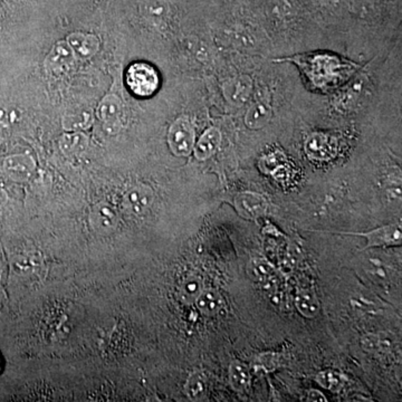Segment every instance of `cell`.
Returning <instances> with one entry per match:
<instances>
[{
	"instance_id": "cell-17",
	"label": "cell",
	"mask_w": 402,
	"mask_h": 402,
	"mask_svg": "<svg viewBox=\"0 0 402 402\" xmlns=\"http://www.w3.org/2000/svg\"><path fill=\"white\" fill-rule=\"evenodd\" d=\"M295 304H297L299 312L307 319H314L320 314V301L317 299L314 292L311 289L299 291L295 299Z\"/></svg>"
},
{
	"instance_id": "cell-22",
	"label": "cell",
	"mask_w": 402,
	"mask_h": 402,
	"mask_svg": "<svg viewBox=\"0 0 402 402\" xmlns=\"http://www.w3.org/2000/svg\"><path fill=\"white\" fill-rule=\"evenodd\" d=\"M207 389H208V382L207 378L200 372L191 374L188 381L185 386V392L188 396L189 399L194 401H200L206 397Z\"/></svg>"
},
{
	"instance_id": "cell-14",
	"label": "cell",
	"mask_w": 402,
	"mask_h": 402,
	"mask_svg": "<svg viewBox=\"0 0 402 402\" xmlns=\"http://www.w3.org/2000/svg\"><path fill=\"white\" fill-rule=\"evenodd\" d=\"M93 112L90 108H75L67 111L63 116V129L66 132L88 130L93 124Z\"/></svg>"
},
{
	"instance_id": "cell-2",
	"label": "cell",
	"mask_w": 402,
	"mask_h": 402,
	"mask_svg": "<svg viewBox=\"0 0 402 402\" xmlns=\"http://www.w3.org/2000/svg\"><path fill=\"white\" fill-rule=\"evenodd\" d=\"M125 83L131 93L138 98H150L160 86V78L155 67L148 63H134L127 70Z\"/></svg>"
},
{
	"instance_id": "cell-5",
	"label": "cell",
	"mask_w": 402,
	"mask_h": 402,
	"mask_svg": "<svg viewBox=\"0 0 402 402\" xmlns=\"http://www.w3.org/2000/svg\"><path fill=\"white\" fill-rule=\"evenodd\" d=\"M98 116L103 122L104 128L108 133L114 134L119 131L123 116V104L119 96L115 94L104 96L98 106Z\"/></svg>"
},
{
	"instance_id": "cell-24",
	"label": "cell",
	"mask_w": 402,
	"mask_h": 402,
	"mask_svg": "<svg viewBox=\"0 0 402 402\" xmlns=\"http://www.w3.org/2000/svg\"><path fill=\"white\" fill-rule=\"evenodd\" d=\"M329 143L328 139H325L323 135H313L309 141H307L306 151L309 155L319 160L328 159L332 155V147L330 145L324 147Z\"/></svg>"
},
{
	"instance_id": "cell-10",
	"label": "cell",
	"mask_w": 402,
	"mask_h": 402,
	"mask_svg": "<svg viewBox=\"0 0 402 402\" xmlns=\"http://www.w3.org/2000/svg\"><path fill=\"white\" fill-rule=\"evenodd\" d=\"M366 237V247H381V246L401 245L402 234L399 225H388L366 234H358Z\"/></svg>"
},
{
	"instance_id": "cell-9",
	"label": "cell",
	"mask_w": 402,
	"mask_h": 402,
	"mask_svg": "<svg viewBox=\"0 0 402 402\" xmlns=\"http://www.w3.org/2000/svg\"><path fill=\"white\" fill-rule=\"evenodd\" d=\"M224 96L228 103L234 106H242L249 98L253 91V82L249 76L240 75L225 83Z\"/></svg>"
},
{
	"instance_id": "cell-27",
	"label": "cell",
	"mask_w": 402,
	"mask_h": 402,
	"mask_svg": "<svg viewBox=\"0 0 402 402\" xmlns=\"http://www.w3.org/2000/svg\"><path fill=\"white\" fill-rule=\"evenodd\" d=\"M362 346L364 350L370 352H378V351L388 350L390 348V341L383 338L380 334H368L361 340Z\"/></svg>"
},
{
	"instance_id": "cell-12",
	"label": "cell",
	"mask_w": 402,
	"mask_h": 402,
	"mask_svg": "<svg viewBox=\"0 0 402 402\" xmlns=\"http://www.w3.org/2000/svg\"><path fill=\"white\" fill-rule=\"evenodd\" d=\"M220 143H222V133L220 130L216 128L206 130L198 142L195 143V157L200 161L207 160L220 149Z\"/></svg>"
},
{
	"instance_id": "cell-1",
	"label": "cell",
	"mask_w": 402,
	"mask_h": 402,
	"mask_svg": "<svg viewBox=\"0 0 402 402\" xmlns=\"http://www.w3.org/2000/svg\"><path fill=\"white\" fill-rule=\"evenodd\" d=\"M306 73L307 78L314 83L319 88H329L335 86L340 81L346 80L348 75L354 72V64H346V61L340 60L333 55L314 54L306 57L297 56L292 58Z\"/></svg>"
},
{
	"instance_id": "cell-21",
	"label": "cell",
	"mask_w": 402,
	"mask_h": 402,
	"mask_svg": "<svg viewBox=\"0 0 402 402\" xmlns=\"http://www.w3.org/2000/svg\"><path fill=\"white\" fill-rule=\"evenodd\" d=\"M230 381L234 391H245L250 383V371L248 366L240 361L232 362L230 368Z\"/></svg>"
},
{
	"instance_id": "cell-30",
	"label": "cell",
	"mask_w": 402,
	"mask_h": 402,
	"mask_svg": "<svg viewBox=\"0 0 402 402\" xmlns=\"http://www.w3.org/2000/svg\"><path fill=\"white\" fill-rule=\"evenodd\" d=\"M0 370H1V361H0Z\"/></svg>"
},
{
	"instance_id": "cell-18",
	"label": "cell",
	"mask_w": 402,
	"mask_h": 402,
	"mask_svg": "<svg viewBox=\"0 0 402 402\" xmlns=\"http://www.w3.org/2000/svg\"><path fill=\"white\" fill-rule=\"evenodd\" d=\"M247 269L250 277L254 281L262 284H267L274 281L277 275L275 267L264 258H253L248 264Z\"/></svg>"
},
{
	"instance_id": "cell-11",
	"label": "cell",
	"mask_w": 402,
	"mask_h": 402,
	"mask_svg": "<svg viewBox=\"0 0 402 402\" xmlns=\"http://www.w3.org/2000/svg\"><path fill=\"white\" fill-rule=\"evenodd\" d=\"M36 168V163L31 155H11L4 163V169L11 178L17 181H26L31 178Z\"/></svg>"
},
{
	"instance_id": "cell-15",
	"label": "cell",
	"mask_w": 402,
	"mask_h": 402,
	"mask_svg": "<svg viewBox=\"0 0 402 402\" xmlns=\"http://www.w3.org/2000/svg\"><path fill=\"white\" fill-rule=\"evenodd\" d=\"M88 143L90 140L83 131L66 132L58 141L61 151L67 155H76L86 153Z\"/></svg>"
},
{
	"instance_id": "cell-3",
	"label": "cell",
	"mask_w": 402,
	"mask_h": 402,
	"mask_svg": "<svg viewBox=\"0 0 402 402\" xmlns=\"http://www.w3.org/2000/svg\"><path fill=\"white\" fill-rule=\"evenodd\" d=\"M168 143L177 157H188L194 151L196 132L188 118L181 116L171 124L168 132Z\"/></svg>"
},
{
	"instance_id": "cell-13",
	"label": "cell",
	"mask_w": 402,
	"mask_h": 402,
	"mask_svg": "<svg viewBox=\"0 0 402 402\" xmlns=\"http://www.w3.org/2000/svg\"><path fill=\"white\" fill-rule=\"evenodd\" d=\"M234 204L238 212L244 217L247 218H256L265 214L267 204L265 199L257 194H252V192H245L240 194L234 199Z\"/></svg>"
},
{
	"instance_id": "cell-25",
	"label": "cell",
	"mask_w": 402,
	"mask_h": 402,
	"mask_svg": "<svg viewBox=\"0 0 402 402\" xmlns=\"http://www.w3.org/2000/svg\"><path fill=\"white\" fill-rule=\"evenodd\" d=\"M41 259L39 254L29 253L19 256L14 262V269L19 274H31L41 265Z\"/></svg>"
},
{
	"instance_id": "cell-16",
	"label": "cell",
	"mask_w": 402,
	"mask_h": 402,
	"mask_svg": "<svg viewBox=\"0 0 402 402\" xmlns=\"http://www.w3.org/2000/svg\"><path fill=\"white\" fill-rule=\"evenodd\" d=\"M272 118V108L264 102H257L248 108L245 115L246 127L250 130H258L265 127Z\"/></svg>"
},
{
	"instance_id": "cell-19",
	"label": "cell",
	"mask_w": 402,
	"mask_h": 402,
	"mask_svg": "<svg viewBox=\"0 0 402 402\" xmlns=\"http://www.w3.org/2000/svg\"><path fill=\"white\" fill-rule=\"evenodd\" d=\"M195 303L199 311L206 316L217 314L222 306V297L215 289H204Z\"/></svg>"
},
{
	"instance_id": "cell-26",
	"label": "cell",
	"mask_w": 402,
	"mask_h": 402,
	"mask_svg": "<svg viewBox=\"0 0 402 402\" xmlns=\"http://www.w3.org/2000/svg\"><path fill=\"white\" fill-rule=\"evenodd\" d=\"M316 381L333 392H339L344 386V378L338 372L323 371L317 374Z\"/></svg>"
},
{
	"instance_id": "cell-28",
	"label": "cell",
	"mask_w": 402,
	"mask_h": 402,
	"mask_svg": "<svg viewBox=\"0 0 402 402\" xmlns=\"http://www.w3.org/2000/svg\"><path fill=\"white\" fill-rule=\"evenodd\" d=\"M307 398H309V401H325L324 395H322L320 391H317V390H311L309 392V395H307Z\"/></svg>"
},
{
	"instance_id": "cell-8",
	"label": "cell",
	"mask_w": 402,
	"mask_h": 402,
	"mask_svg": "<svg viewBox=\"0 0 402 402\" xmlns=\"http://www.w3.org/2000/svg\"><path fill=\"white\" fill-rule=\"evenodd\" d=\"M118 222H119V217L113 207L110 205L100 202L91 210L90 224L98 234H110L114 232Z\"/></svg>"
},
{
	"instance_id": "cell-20",
	"label": "cell",
	"mask_w": 402,
	"mask_h": 402,
	"mask_svg": "<svg viewBox=\"0 0 402 402\" xmlns=\"http://www.w3.org/2000/svg\"><path fill=\"white\" fill-rule=\"evenodd\" d=\"M170 13V8L165 0H148L142 6V14L148 21L159 25L167 21Z\"/></svg>"
},
{
	"instance_id": "cell-4",
	"label": "cell",
	"mask_w": 402,
	"mask_h": 402,
	"mask_svg": "<svg viewBox=\"0 0 402 402\" xmlns=\"http://www.w3.org/2000/svg\"><path fill=\"white\" fill-rule=\"evenodd\" d=\"M75 60L76 57L66 41H61L47 54L44 62L45 68L53 75L66 74L74 67Z\"/></svg>"
},
{
	"instance_id": "cell-6",
	"label": "cell",
	"mask_w": 402,
	"mask_h": 402,
	"mask_svg": "<svg viewBox=\"0 0 402 402\" xmlns=\"http://www.w3.org/2000/svg\"><path fill=\"white\" fill-rule=\"evenodd\" d=\"M155 200L153 189L145 185L132 187L125 192L123 206L129 214L140 216L145 214Z\"/></svg>"
},
{
	"instance_id": "cell-7",
	"label": "cell",
	"mask_w": 402,
	"mask_h": 402,
	"mask_svg": "<svg viewBox=\"0 0 402 402\" xmlns=\"http://www.w3.org/2000/svg\"><path fill=\"white\" fill-rule=\"evenodd\" d=\"M66 43L72 49L73 54L80 60H88L100 49V39L93 34L75 31L66 37Z\"/></svg>"
},
{
	"instance_id": "cell-29",
	"label": "cell",
	"mask_w": 402,
	"mask_h": 402,
	"mask_svg": "<svg viewBox=\"0 0 402 402\" xmlns=\"http://www.w3.org/2000/svg\"><path fill=\"white\" fill-rule=\"evenodd\" d=\"M7 201V195L5 194V191L0 190V206L6 204Z\"/></svg>"
},
{
	"instance_id": "cell-23",
	"label": "cell",
	"mask_w": 402,
	"mask_h": 402,
	"mask_svg": "<svg viewBox=\"0 0 402 402\" xmlns=\"http://www.w3.org/2000/svg\"><path fill=\"white\" fill-rule=\"evenodd\" d=\"M204 289V283L200 277L196 275L188 276L181 284V299L187 304H192Z\"/></svg>"
}]
</instances>
